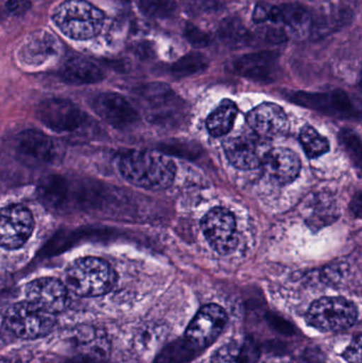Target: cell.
Returning <instances> with one entry per match:
<instances>
[{"label": "cell", "mask_w": 362, "mask_h": 363, "mask_svg": "<svg viewBox=\"0 0 362 363\" xmlns=\"http://www.w3.org/2000/svg\"><path fill=\"white\" fill-rule=\"evenodd\" d=\"M249 125L255 135L270 140L287 131L288 121L284 110L278 104L265 102L250 111L247 117Z\"/></svg>", "instance_id": "4fadbf2b"}, {"label": "cell", "mask_w": 362, "mask_h": 363, "mask_svg": "<svg viewBox=\"0 0 362 363\" xmlns=\"http://www.w3.org/2000/svg\"><path fill=\"white\" fill-rule=\"evenodd\" d=\"M269 363H289L288 362H285V360H276V362H271Z\"/></svg>", "instance_id": "d590c367"}, {"label": "cell", "mask_w": 362, "mask_h": 363, "mask_svg": "<svg viewBox=\"0 0 362 363\" xmlns=\"http://www.w3.org/2000/svg\"><path fill=\"white\" fill-rule=\"evenodd\" d=\"M191 2L200 10L212 12L221 8L223 0H191Z\"/></svg>", "instance_id": "836d02e7"}, {"label": "cell", "mask_w": 362, "mask_h": 363, "mask_svg": "<svg viewBox=\"0 0 362 363\" xmlns=\"http://www.w3.org/2000/svg\"><path fill=\"white\" fill-rule=\"evenodd\" d=\"M201 228L210 247L221 255L231 253L237 247V230L233 213L222 207L208 211L201 221Z\"/></svg>", "instance_id": "8992f818"}, {"label": "cell", "mask_w": 362, "mask_h": 363, "mask_svg": "<svg viewBox=\"0 0 362 363\" xmlns=\"http://www.w3.org/2000/svg\"><path fill=\"white\" fill-rule=\"evenodd\" d=\"M59 76L64 82L72 85H89L101 82L104 74L95 63L83 59L72 57L62 65Z\"/></svg>", "instance_id": "d6986e66"}, {"label": "cell", "mask_w": 362, "mask_h": 363, "mask_svg": "<svg viewBox=\"0 0 362 363\" xmlns=\"http://www.w3.org/2000/svg\"><path fill=\"white\" fill-rule=\"evenodd\" d=\"M93 110L108 125L125 129L137 123L138 113L129 101L119 94L102 93L93 100Z\"/></svg>", "instance_id": "7c38bea8"}, {"label": "cell", "mask_w": 362, "mask_h": 363, "mask_svg": "<svg viewBox=\"0 0 362 363\" xmlns=\"http://www.w3.org/2000/svg\"><path fill=\"white\" fill-rule=\"evenodd\" d=\"M184 36L189 44L195 48H204L210 43V38L206 32L202 31L200 28L196 27L193 23H187L184 28Z\"/></svg>", "instance_id": "83f0119b"}, {"label": "cell", "mask_w": 362, "mask_h": 363, "mask_svg": "<svg viewBox=\"0 0 362 363\" xmlns=\"http://www.w3.org/2000/svg\"><path fill=\"white\" fill-rule=\"evenodd\" d=\"M118 169L125 180L148 190H163L169 187L176 170L169 157L153 150L125 153L119 159Z\"/></svg>", "instance_id": "6da1fadb"}, {"label": "cell", "mask_w": 362, "mask_h": 363, "mask_svg": "<svg viewBox=\"0 0 362 363\" xmlns=\"http://www.w3.org/2000/svg\"><path fill=\"white\" fill-rule=\"evenodd\" d=\"M0 363H11L8 358L0 357Z\"/></svg>", "instance_id": "e575fe53"}, {"label": "cell", "mask_w": 362, "mask_h": 363, "mask_svg": "<svg viewBox=\"0 0 362 363\" xmlns=\"http://www.w3.org/2000/svg\"><path fill=\"white\" fill-rule=\"evenodd\" d=\"M136 4L142 14L153 18H169L176 14L174 0H136Z\"/></svg>", "instance_id": "484cf974"}, {"label": "cell", "mask_w": 362, "mask_h": 363, "mask_svg": "<svg viewBox=\"0 0 362 363\" xmlns=\"http://www.w3.org/2000/svg\"><path fill=\"white\" fill-rule=\"evenodd\" d=\"M344 359L349 363H361V338L357 337L344 353Z\"/></svg>", "instance_id": "4dcf8cb0"}, {"label": "cell", "mask_w": 362, "mask_h": 363, "mask_svg": "<svg viewBox=\"0 0 362 363\" xmlns=\"http://www.w3.org/2000/svg\"><path fill=\"white\" fill-rule=\"evenodd\" d=\"M34 219L23 205H10L0 209V245L4 249L23 247L34 230Z\"/></svg>", "instance_id": "ba28073f"}, {"label": "cell", "mask_w": 362, "mask_h": 363, "mask_svg": "<svg viewBox=\"0 0 362 363\" xmlns=\"http://www.w3.org/2000/svg\"><path fill=\"white\" fill-rule=\"evenodd\" d=\"M28 302L48 313H61L69 304L67 287L59 279L53 277H40L30 281L26 286Z\"/></svg>", "instance_id": "8fae6325"}, {"label": "cell", "mask_w": 362, "mask_h": 363, "mask_svg": "<svg viewBox=\"0 0 362 363\" xmlns=\"http://www.w3.org/2000/svg\"><path fill=\"white\" fill-rule=\"evenodd\" d=\"M36 116L45 127L57 133L76 131L86 121V115L78 106L62 98L43 101Z\"/></svg>", "instance_id": "52a82bcc"}, {"label": "cell", "mask_w": 362, "mask_h": 363, "mask_svg": "<svg viewBox=\"0 0 362 363\" xmlns=\"http://www.w3.org/2000/svg\"><path fill=\"white\" fill-rule=\"evenodd\" d=\"M208 65V61L205 55L200 52H191L174 64L172 72L176 76H189L205 69Z\"/></svg>", "instance_id": "4316f807"}, {"label": "cell", "mask_w": 362, "mask_h": 363, "mask_svg": "<svg viewBox=\"0 0 362 363\" xmlns=\"http://www.w3.org/2000/svg\"><path fill=\"white\" fill-rule=\"evenodd\" d=\"M341 140L344 142V146L349 149V152L354 157L355 161H357V164H361V140L356 133L351 130H344Z\"/></svg>", "instance_id": "f1b7e54d"}, {"label": "cell", "mask_w": 362, "mask_h": 363, "mask_svg": "<svg viewBox=\"0 0 362 363\" xmlns=\"http://www.w3.org/2000/svg\"><path fill=\"white\" fill-rule=\"evenodd\" d=\"M358 318L356 305L344 298H323L308 309L307 321L324 332L344 330L354 325Z\"/></svg>", "instance_id": "5b68a950"}, {"label": "cell", "mask_w": 362, "mask_h": 363, "mask_svg": "<svg viewBox=\"0 0 362 363\" xmlns=\"http://www.w3.org/2000/svg\"><path fill=\"white\" fill-rule=\"evenodd\" d=\"M218 33L223 44L232 48L251 46L255 40L254 34L236 17L225 19L219 27Z\"/></svg>", "instance_id": "7402d4cb"}, {"label": "cell", "mask_w": 362, "mask_h": 363, "mask_svg": "<svg viewBox=\"0 0 362 363\" xmlns=\"http://www.w3.org/2000/svg\"><path fill=\"white\" fill-rule=\"evenodd\" d=\"M261 164L270 178L281 185L293 183L301 172L299 157L293 151L286 148H276L268 151Z\"/></svg>", "instance_id": "2e32d148"}, {"label": "cell", "mask_w": 362, "mask_h": 363, "mask_svg": "<svg viewBox=\"0 0 362 363\" xmlns=\"http://www.w3.org/2000/svg\"><path fill=\"white\" fill-rule=\"evenodd\" d=\"M38 194L43 204L55 211H62L69 206L74 192L67 179L60 174H50L40 180Z\"/></svg>", "instance_id": "ac0fdd59"}, {"label": "cell", "mask_w": 362, "mask_h": 363, "mask_svg": "<svg viewBox=\"0 0 362 363\" xmlns=\"http://www.w3.org/2000/svg\"><path fill=\"white\" fill-rule=\"evenodd\" d=\"M52 19L66 36L77 40L95 38L106 23L104 13L85 0H66L55 9Z\"/></svg>", "instance_id": "3957f363"}, {"label": "cell", "mask_w": 362, "mask_h": 363, "mask_svg": "<svg viewBox=\"0 0 362 363\" xmlns=\"http://www.w3.org/2000/svg\"><path fill=\"white\" fill-rule=\"evenodd\" d=\"M225 152L234 167L242 170L255 169L263 163L259 140L252 136L231 138L225 143Z\"/></svg>", "instance_id": "e0dca14e"}, {"label": "cell", "mask_w": 362, "mask_h": 363, "mask_svg": "<svg viewBox=\"0 0 362 363\" xmlns=\"http://www.w3.org/2000/svg\"><path fill=\"white\" fill-rule=\"evenodd\" d=\"M237 113V106L232 100H222L206 121V128L210 135L214 138L227 135L233 129Z\"/></svg>", "instance_id": "44dd1931"}, {"label": "cell", "mask_w": 362, "mask_h": 363, "mask_svg": "<svg viewBox=\"0 0 362 363\" xmlns=\"http://www.w3.org/2000/svg\"><path fill=\"white\" fill-rule=\"evenodd\" d=\"M62 44L50 32L40 30L26 38L18 51L21 63L28 66H40L61 53Z\"/></svg>", "instance_id": "5bb4252c"}, {"label": "cell", "mask_w": 362, "mask_h": 363, "mask_svg": "<svg viewBox=\"0 0 362 363\" xmlns=\"http://www.w3.org/2000/svg\"><path fill=\"white\" fill-rule=\"evenodd\" d=\"M227 322V315L222 307L216 304L205 305L189 324L185 338L198 349H204L220 336Z\"/></svg>", "instance_id": "9c48e42d"}, {"label": "cell", "mask_w": 362, "mask_h": 363, "mask_svg": "<svg viewBox=\"0 0 362 363\" xmlns=\"http://www.w3.org/2000/svg\"><path fill=\"white\" fill-rule=\"evenodd\" d=\"M6 8L12 14L21 16L31 8V0H8Z\"/></svg>", "instance_id": "d6a6232c"}, {"label": "cell", "mask_w": 362, "mask_h": 363, "mask_svg": "<svg viewBox=\"0 0 362 363\" xmlns=\"http://www.w3.org/2000/svg\"><path fill=\"white\" fill-rule=\"evenodd\" d=\"M310 15L307 9L299 4H283L268 6L267 21L284 23L293 29H300L307 25Z\"/></svg>", "instance_id": "ffe728a7"}, {"label": "cell", "mask_w": 362, "mask_h": 363, "mask_svg": "<svg viewBox=\"0 0 362 363\" xmlns=\"http://www.w3.org/2000/svg\"><path fill=\"white\" fill-rule=\"evenodd\" d=\"M55 315L25 301L6 309L4 323L12 334L21 339H38L47 336L55 328Z\"/></svg>", "instance_id": "277c9868"}, {"label": "cell", "mask_w": 362, "mask_h": 363, "mask_svg": "<svg viewBox=\"0 0 362 363\" xmlns=\"http://www.w3.org/2000/svg\"><path fill=\"white\" fill-rule=\"evenodd\" d=\"M300 140L306 155L310 159H317L329 151V140L310 125H305L302 129Z\"/></svg>", "instance_id": "d4e9b609"}, {"label": "cell", "mask_w": 362, "mask_h": 363, "mask_svg": "<svg viewBox=\"0 0 362 363\" xmlns=\"http://www.w3.org/2000/svg\"><path fill=\"white\" fill-rule=\"evenodd\" d=\"M261 36L266 43L269 44H281L287 40L286 33L281 28H268L265 31L261 32Z\"/></svg>", "instance_id": "1f68e13d"}, {"label": "cell", "mask_w": 362, "mask_h": 363, "mask_svg": "<svg viewBox=\"0 0 362 363\" xmlns=\"http://www.w3.org/2000/svg\"><path fill=\"white\" fill-rule=\"evenodd\" d=\"M256 358V347L252 343L232 341L214 354L212 363H252Z\"/></svg>", "instance_id": "603a6c76"}, {"label": "cell", "mask_w": 362, "mask_h": 363, "mask_svg": "<svg viewBox=\"0 0 362 363\" xmlns=\"http://www.w3.org/2000/svg\"><path fill=\"white\" fill-rule=\"evenodd\" d=\"M15 155L23 165L38 168L52 163L57 148L47 134L38 130H25L15 140Z\"/></svg>", "instance_id": "30bf717a"}, {"label": "cell", "mask_w": 362, "mask_h": 363, "mask_svg": "<svg viewBox=\"0 0 362 363\" xmlns=\"http://www.w3.org/2000/svg\"><path fill=\"white\" fill-rule=\"evenodd\" d=\"M268 323L276 332L281 333V334L285 335V336H290V335L295 334V328H293V324L289 323L284 318L278 317V315H269Z\"/></svg>", "instance_id": "f546056e"}, {"label": "cell", "mask_w": 362, "mask_h": 363, "mask_svg": "<svg viewBox=\"0 0 362 363\" xmlns=\"http://www.w3.org/2000/svg\"><path fill=\"white\" fill-rule=\"evenodd\" d=\"M116 273L111 264L98 257H82L68 266L66 286L74 294L86 298L103 296L114 288Z\"/></svg>", "instance_id": "7a4b0ae2"}, {"label": "cell", "mask_w": 362, "mask_h": 363, "mask_svg": "<svg viewBox=\"0 0 362 363\" xmlns=\"http://www.w3.org/2000/svg\"><path fill=\"white\" fill-rule=\"evenodd\" d=\"M236 74L261 82H270L278 74V53L261 51L242 55L232 64Z\"/></svg>", "instance_id": "9a60e30c"}, {"label": "cell", "mask_w": 362, "mask_h": 363, "mask_svg": "<svg viewBox=\"0 0 362 363\" xmlns=\"http://www.w3.org/2000/svg\"><path fill=\"white\" fill-rule=\"evenodd\" d=\"M200 349L186 338L174 341L157 356L155 363H187L199 354Z\"/></svg>", "instance_id": "cb8c5ba5"}]
</instances>
